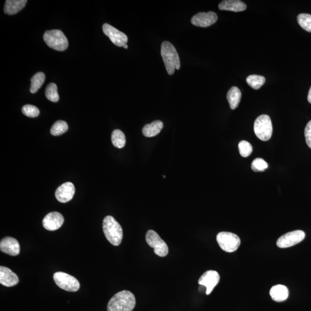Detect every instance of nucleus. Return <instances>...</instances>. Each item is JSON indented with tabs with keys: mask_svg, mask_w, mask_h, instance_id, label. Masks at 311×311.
I'll list each match as a JSON object with an SVG mask.
<instances>
[{
	"mask_svg": "<svg viewBox=\"0 0 311 311\" xmlns=\"http://www.w3.org/2000/svg\"><path fill=\"white\" fill-rule=\"evenodd\" d=\"M103 31L112 42L118 47H124L128 42V38L126 34L108 23L103 24Z\"/></svg>",
	"mask_w": 311,
	"mask_h": 311,
	"instance_id": "9d476101",
	"label": "nucleus"
},
{
	"mask_svg": "<svg viewBox=\"0 0 311 311\" xmlns=\"http://www.w3.org/2000/svg\"><path fill=\"white\" fill-rule=\"evenodd\" d=\"M45 80V75L42 72L36 73L31 80L30 92L35 93L42 87Z\"/></svg>",
	"mask_w": 311,
	"mask_h": 311,
	"instance_id": "5701e85b",
	"label": "nucleus"
},
{
	"mask_svg": "<svg viewBox=\"0 0 311 311\" xmlns=\"http://www.w3.org/2000/svg\"><path fill=\"white\" fill-rule=\"evenodd\" d=\"M22 113L24 115L30 118L37 117L39 115V110L36 106L27 105L23 106Z\"/></svg>",
	"mask_w": 311,
	"mask_h": 311,
	"instance_id": "c85d7f7f",
	"label": "nucleus"
},
{
	"mask_svg": "<svg viewBox=\"0 0 311 311\" xmlns=\"http://www.w3.org/2000/svg\"><path fill=\"white\" fill-rule=\"evenodd\" d=\"M161 55L169 75H173L175 69L181 68V62L177 50L171 43L165 41L162 44Z\"/></svg>",
	"mask_w": 311,
	"mask_h": 311,
	"instance_id": "f03ea898",
	"label": "nucleus"
},
{
	"mask_svg": "<svg viewBox=\"0 0 311 311\" xmlns=\"http://www.w3.org/2000/svg\"><path fill=\"white\" fill-rule=\"evenodd\" d=\"M0 249L7 254L16 256L19 254L20 247L18 241L13 237H4L0 242Z\"/></svg>",
	"mask_w": 311,
	"mask_h": 311,
	"instance_id": "2eb2a0df",
	"label": "nucleus"
},
{
	"mask_svg": "<svg viewBox=\"0 0 311 311\" xmlns=\"http://www.w3.org/2000/svg\"><path fill=\"white\" fill-rule=\"evenodd\" d=\"M124 47L126 49L128 48V45L126 44L125 46H124Z\"/></svg>",
	"mask_w": 311,
	"mask_h": 311,
	"instance_id": "473e14b6",
	"label": "nucleus"
},
{
	"mask_svg": "<svg viewBox=\"0 0 311 311\" xmlns=\"http://www.w3.org/2000/svg\"><path fill=\"white\" fill-rule=\"evenodd\" d=\"M268 168V164L263 159L257 158L252 162L251 169L254 172L264 171Z\"/></svg>",
	"mask_w": 311,
	"mask_h": 311,
	"instance_id": "c756f323",
	"label": "nucleus"
},
{
	"mask_svg": "<svg viewBox=\"0 0 311 311\" xmlns=\"http://www.w3.org/2000/svg\"><path fill=\"white\" fill-rule=\"evenodd\" d=\"M247 83L248 85L254 89H259L266 82L264 76L259 75H250L247 78Z\"/></svg>",
	"mask_w": 311,
	"mask_h": 311,
	"instance_id": "393cba45",
	"label": "nucleus"
},
{
	"mask_svg": "<svg viewBox=\"0 0 311 311\" xmlns=\"http://www.w3.org/2000/svg\"><path fill=\"white\" fill-rule=\"evenodd\" d=\"M218 19V15L214 12H200L192 18L191 23L196 27H208L215 24Z\"/></svg>",
	"mask_w": 311,
	"mask_h": 311,
	"instance_id": "f8f14e48",
	"label": "nucleus"
},
{
	"mask_svg": "<svg viewBox=\"0 0 311 311\" xmlns=\"http://www.w3.org/2000/svg\"><path fill=\"white\" fill-rule=\"evenodd\" d=\"M45 95L48 100L53 102L59 101L60 97L57 91V86L55 83H50L47 85L45 91Z\"/></svg>",
	"mask_w": 311,
	"mask_h": 311,
	"instance_id": "a878e982",
	"label": "nucleus"
},
{
	"mask_svg": "<svg viewBox=\"0 0 311 311\" xmlns=\"http://www.w3.org/2000/svg\"><path fill=\"white\" fill-rule=\"evenodd\" d=\"M239 152L241 157L247 158L250 155L252 152V146L250 143L247 141H241L239 144Z\"/></svg>",
	"mask_w": 311,
	"mask_h": 311,
	"instance_id": "cd10ccee",
	"label": "nucleus"
},
{
	"mask_svg": "<svg viewBox=\"0 0 311 311\" xmlns=\"http://www.w3.org/2000/svg\"><path fill=\"white\" fill-rule=\"evenodd\" d=\"M28 2L27 0H7L4 6V12L8 15H13L18 13Z\"/></svg>",
	"mask_w": 311,
	"mask_h": 311,
	"instance_id": "a211bd4d",
	"label": "nucleus"
},
{
	"mask_svg": "<svg viewBox=\"0 0 311 311\" xmlns=\"http://www.w3.org/2000/svg\"><path fill=\"white\" fill-rule=\"evenodd\" d=\"M219 10L238 12L246 10L247 6L239 0H224L219 5Z\"/></svg>",
	"mask_w": 311,
	"mask_h": 311,
	"instance_id": "f3484780",
	"label": "nucleus"
},
{
	"mask_svg": "<svg viewBox=\"0 0 311 311\" xmlns=\"http://www.w3.org/2000/svg\"><path fill=\"white\" fill-rule=\"evenodd\" d=\"M220 280L219 274L216 271H208L199 278L198 284L206 288V294H210L219 284Z\"/></svg>",
	"mask_w": 311,
	"mask_h": 311,
	"instance_id": "9b49d317",
	"label": "nucleus"
},
{
	"mask_svg": "<svg viewBox=\"0 0 311 311\" xmlns=\"http://www.w3.org/2000/svg\"><path fill=\"white\" fill-rule=\"evenodd\" d=\"M56 284L59 288L68 292H77L80 284L76 278L67 273L57 272L53 276Z\"/></svg>",
	"mask_w": 311,
	"mask_h": 311,
	"instance_id": "0eeeda50",
	"label": "nucleus"
},
{
	"mask_svg": "<svg viewBox=\"0 0 311 311\" xmlns=\"http://www.w3.org/2000/svg\"><path fill=\"white\" fill-rule=\"evenodd\" d=\"M308 101L311 104V87H310V88L309 89V92H308Z\"/></svg>",
	"mask_w": 311,
	"mask_h": 311,
	"instance_id": "2f4dec72",
	"label": "nucleus"
},
{
	"mask_svg": "<svg viewBox=\"0 0 311 311\" xmlns=\"http://www.w3.org/2000/svg\"><path fill=\"white\" fill-rule=\"evenodd\" d=\"M217 241L221 248L227 252H233L237 250L240 245L239 237L235 233L222 232L218 233Z\"/></svg>",
	"mask_w": 311,
	"mask_h": 311,
	"instance_id": "423d86ee",
	"label": "nucleus"
},
{
	"mask_svg": "<svg viewBox=\"0 0 311 311\" xmlns=\"http://www.w3.org/2000/svg\"><path fill=\"white\" fill-rule=\"evenodd\" d=\"M75 193V187L71 182H66L61 185L57 189L56 197L59 202L66 203L70 201Z\"/></svg>",
	"mask_w": 311,
	"mask_h": 311,
	"instance_id": "4468645a",
	"label": "nucleus"
},
{
	"mask_svg": "<svg viewBox=\"0 0 311 311\" xmlns=\"http://www.w3.org/2000/svg\"><path fill=\"white\" fill-rule=\"evenodd\" d=\"M297 21L304 30L311 32V15L307 14L298 15Z\"/></svg>",
	"mask_w": 311,
	"mask_h": 311,
	"instance_id": "bb28decb",
	"label": "nucleus"
},
{
	"mask_svg": "<svg viewBox=\"0 0 311 311\" xmlns=\"http://www.w3.org/2000/svg\"><path fill=\"white\" fill-rule=\"evenodd\" d=\"M241 97L240 89L237 87H232L229 90L227 98L232 110H235L238 107Z\"/></svg>",
	"mask_w": 311,
	"mask_h": 311,
	"instance_id": "412c9836",
	"label": "nucleus"
},
{
	"mask_svg": "<svg viewBox=\"0 0 311 311\" xmlns=\"http://www.w3.org/2000/svg\"><path fill=\"white\" fill-rule=\"evenodd\" d=\"M270 295L276 302H282L287 299L289 290L286 286L282 285H274L270 290Z\"/></svg>",
	"mask_w": 311,
	"mask_h": 311,
	"instance_id": "6ab92c4d",
	"label": "nucleus"
},
{
	"mask_svg": "<svg viewBox=\"0 0 311 311\" xmlns=\"http://www.w3.org/2000/svg\"><path fill=\"white\" fill-rule=\"evenodd\" d=\"M304 134L306 144L311 149V121L308 123L305 127Z\"/></svg>",
	"mask_w": 311,
	"mask_h": 311,
	"instance_id": "7c9ffc66",
	"label": "nucleus"
},
{
	"mask_svg": "<svg viewBox=\"0 0 311 311\" xmlns=\"http://www.w3.org/2000/svg\"><path fill=\"white\" fill-rule=\"evenodd\" d=\"M64 222V217L59 212L50 213L43 220V226L48 231H56L62 227Z\"/></svg>",
	"mask_w": 311,
	"mask_h": 311,
	"instance_id": "ddd939ff",
	"label": "nucleus"
},
{
	"mask_svg": "<svg viewBox=\"0 0 311 311\" xmlns=\"http://www.w3.org/2000/svg\"><path fill=\"white\" fill-rule=\"evenodd\" d=\"M43 39L49 47L57 51H64L68 47L69 43L66 36L59 30L45 32Z\"/></svg>",
	"mask_w": 311,
	"mask_h": 311,
	"instance_id": "20e7f679",
	"label": "nucleus"
},
{
	"mask_svg": "<svg viewBox=\"0 0 311 311\" xmlns=\"http://www.w3.org/2000/svg\"><path fill=\"white\" fill-rule=\"evenodd\" d=\"M146 243L150 247L154 248V252L157 255L165 257L169 253V247L165 241L163 240L157 232L153 230L147 232L145 236Z\"/></svg>",
	"mask_w": 311,
	"mask_h": 311,
	"instance_id": "6e6552de",
	"label": "nucleus"
},
{
	"mask_svg": "<svg viewBox=\"0 0 311 311\" xmlns=\"http://www.w3.org/2000/svg\"><path fill=\"white\" fill-rule=\"evenodd\" d=\"M136 298L128 290L115 294L109 302L108 311H132L136 306Z\"/></svg>",
	"mask_w": 311,
	"mask_h": 311,
	"instance_id": "f257e3e1",
	"label": "nucleus"
},
{
	"mask_svg": "<svg viewBox=\"0 0 311 311\" xmlns=\"http://www.w3.org/2000/svg\"><path fill=\"white\" fill-rule=\"evenodd\" d=\"M19 278L9 268L0 267V283L7 287H11L18 284Z\"/></svg>",
	"mask_w": 311,
	"mask_h": 311,
	"instance_id": "dca6fc26",
	"label": "nucleus"
},
{
	"mask_svg": "<svg viewBox=\"0 0 311 311\" xmlns=\"http://www.w3.org/2000/svg\"><path fill=\"white\" fill-rule=\"evenodd\" d=\"M163 126V123L161 121H153L144 126L142 129V134L146 137H154L161 133Z\"/></svg>",
	"mask_w": 311,
	"mask_h": 311,
	"instance_id": "aec40b11",
	"label": "nucleus"
},
{
	"mask_svg": "<svg viewBox=\"0 0 311 311\" xmlns=\"http://www.w3.org/2000/svg\"><path fill=\"white\" fill-rule=\"evenodd\" d=\"M255 134L261 140L267 141L272 136L273 126L271 118L268 115H261L256 118L253 126Z\"/></svg>",
	"mask_w": 311,
	"mask_h": 311,
	"instance_id": "39448f33",
	"label": "nucleus"
},
{
	"mask_svg": "<svg viewBox=\"0 0 311 311\" xmlns=\"http://www.w3.org/2000/svg\"><path fill=\"white\" fill-rule=\"evenodd\" d=\"M103 230L110 243L115 246L120 245L123 239L122 228L113 216H108L104 219Z\"/></svg>",
	"mask_w": 311,
	"mask_h": 311,
	"instance_id": "7ed1b4c3",
	"label": "nucleus"
},
{
	"mask_svg": "<svg viewBox=\"0 0 311 311\" xmlns=\"http://www.w3.org/2000/svg\"><path fill=\"white\" fill-rule=\"evenodd\" d=\"M112 141L113 145L116 148L119 149L124 148L126 144L125 134L119 129L114 130L112 135Z\"/></svg>",
	"mask_w": 311,
	"mask_h": 311,
	"instance_id": "4be33fe9",
	"label": "nucleus"
},
{
	"mask_svg": "<svg viewBox=\"0 0 311 311\" xmlns=\"http://www.w3.org/2000/svg\"><path fill=\"white\" fill-rule=\"evenodd\" d=\"M68 125L66 122L58 121L51 127L50 133L54 136H59L67 132Z\"/></svg>",
	"mask_w": 311,
	"mask_h": 311,
	"instance_id": "b1692460",
	"label": "nucleus"
},
{
	"mask_svg": "<svg viewBox=\"0 0 311 311\" xmlns=\"http://www.w3.org/2000/svg\"><path fill=\"white\" fill-rule=\"evenodd\" d=\"M305 236L304 232L301 230L290 232L281 236L278 239L277 245L278 247L281 248L292 247L303 240Z\"/></svg>",
	"mask_w": 311,
	"mask_h": 311,
	"instance_id": "1a4fd4ad",
	"label": "nucleus"
}]
</instances>
